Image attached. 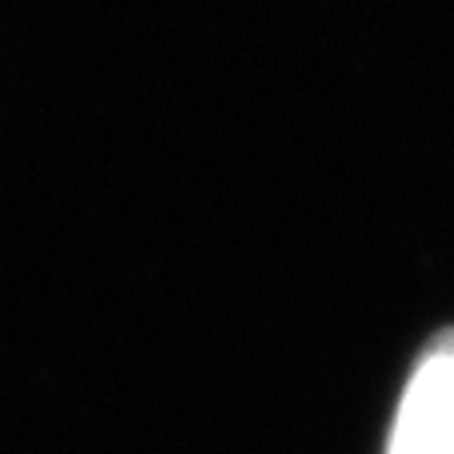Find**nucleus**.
Segmentation results:
<instances>
[{
  "label": "nucleus",
  "mask_w": 454,
  "mask_h": 454,
  "mask_svg": "<svg viewBox=\"0 0 454 454\" xmlns=\"http://www.w3.org/2000/svg\"><path fill=\"white\" fill-rule=\"evenodd\" d=\"M387 454H454V327L419 355Z\"/></svg>",
  "instance_id": "obj_1"
}]
</instances>
